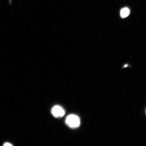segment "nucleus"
I'll list each match as a JSON object with an SVG mask.
<instances>
[{
  "label": "nucleus",
  "mask_w": 146,
  "mask_h": 146,
  "mask_svg": "<svg viewBox=\"0 0 146 146\" xmlns=\"http://www.w3.org/2000/svg\"><path fill=\"white\" fill-rule=\"evenodd\" d=\"M65 121L67 125L72 128H76L78 127L80 124L79 117L74 114H71L67 116Z\"/></svg>",
  "instance_id": "1"
},
{
  "label": "nucleus",
  "mask_w": 146,
  "mask_h": 146,
  "mask_svg": "<svg viewBox=\"0 0 146 146\" xmlns=\"http://www.w3.org/2000/svg\"><path fill=\"white\" fill-rule=\"evenodd\" d=\"M52 113L55 117L60 118L64 116L65 112L62 108L59 106H56L52 109Z\"/></svg>",
  "instance_id": "2"
},
{
  "label": "nucleus",
  "mask_w": 146,
  "mask_h": 146,
  "mask_svg": "<svg viewBox=\"0 0 146 146\" xmlns=\"http://www.w3.org/2000/svg\"><path fill=\"white\" fill-rule=\"evenodd\" d=\"M129 13H130V11L128 8H124L122 9L120 11V15L122 18H125L129 16Z\"/></svg>",
  "instance_id": "3"
},
{
  "label": "nucleus",
  "mask_w": 146,
  "mask_h": 146,
  "mask_svg": "<svg viewBox=\"0 0 146 146\" xmlns=\"http://www.w3.org/2000/svg\"><path fill=\"white\" fill-rule=\"evenodd\" d=\"M3 146H12L13 145L12 143H10V142H6L3 143Z\"/></svg>",
  "instance_id": "4"
}]
</instances>
